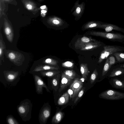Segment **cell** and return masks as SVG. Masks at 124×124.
I'll use <instances>...</instances> for the list:
<instances>
[{"label": "cell", "mask_w": 124, "mask_h": 124, "mask_svg": "<svg viewBox=\"0 0 124 124\" xmlns=\"http://www.w3.org/2000/svg\"><path fill=\"white\" fill-rule=\"evenodd\" d=\"M32 106L31 101L26 99L21 101L17 106V112L23 121L26 122L30 120Z\"/></svg>", "instance_id": "6da1fadb"}, {"label": "cell", "mask_w": 124, "mask_h": 124, "mask_svg": "<svg viewBox=\"0 0 124 124\" xmlns=\"http://www.w3.org/2000/svg\"><path fill=\"white\" fill-rule=\"evenodd\" d=\"M100 98L111 100H119L124 99V93L112 89L105 90L99 95Z\"/></svg>", "instance_id": "7a4b0ae2"}, {"label": "cell", "mask_w": 124, "mask_h": 124, "mask_svg": "<svg viewBox=\"0 0 124 124\" xmlns=\"http://www.w3.org/2000/svg\"><path fill=\"white\" fill-rule=\"evenodd\" d=\"M90 34L103 38L113 41H119L124 39V35L119 33L92 31H90Z\"/></svg>", "instance_id": "3957f363"}, {"label": "cell", "mask_w": 124, "mask_h": 124, "mask_svg": "<svg viewBox=\"0 0 124 124\" xmlns=\"http://www.w3.org/2000/svg\"><path fill=\"white\" fill-rule=\"evenodd\" d=\"M51 108L48 102L44 103L39 114L38 119L40 124H46L51 115Z\"/></svg>", "instance_id": "277c9868"}, {"label": "cell", "mask_w": 124, "mask_h": 124, "mask_svg": "<svg viewBox=\"0 0 124 124\" xmlns=\"http://www.w3.org/2000/svg\"><path fill=\"white\" fill-rule=\"evenodd\" d=\"M33 77L35 87L36 91L37 94H42L43 93V88H45L47 92L51 93L47 85L41 76L37 74H33Z\"/></svg>", "instance_id": "5b68a950"}, {"label": "cell", "mask_w": 124, "mask_h": 124, "mask_svg": "<svg viewBox=\"0 0 124 124\" xmlns=\"http://www.w3.org/2000/svg\"><path fill=\"white\" fill-rule=\"evenodd\" d=\"M61 75L58 73L51 78H48L47 86L49 89L56 92L58 88L59 81Z\"/></svg>", "instance_id": "8992f818"}, {"label": "cell", "mask_w": 124, "mask_h": 124, "mask_svg": "<svg viewBox=\"0 0 124 124\" xmlns=\"http://www.w3.org/2000/svg\"><path fill=\"white\" fill-rule=\"evenodd\" d=\"M83 85L82 82L78 78H76L71 84L70 88H71L73 91L72 99L77 96L82 88Z\"/></svg>", "instance_id": "52a82bcc"}, {"label": "cell", "mask_w": 124, "mask_h": 124, "mask_svg": "<svg viewBox=\"0 0 124 124\" xmlns=\"http://www.w3.org/2000/svg\"><path fill=\"white\" fill-rule=\"evenodd\" d=\"M104 51L105 55V59H107L109 55L114 53L124 50L122 47L116 46L106 45L103 46Z\"/></svg>", "instance_id": "ba28073f"}, {"label": "cell", "mask_w": 124, "mask_h": 124, "mask_svg": "<svg viewBox=\"0 0 124 124\" xmlns=\"http://www.w3.org/2000/svg\"><path fill=\"white\" fill-rule=\"evenodd\" d=\"M96 41L94 39L85 36L78 38L75 43V48L76 49H80L85 44L90 42Z\"/></svg>", "instance_id": "9c48e42d"}, {"label": "cell", "mask_w": 124, "mask_h": 124, "mask_svg": "<svg viewBox=\"0 0 124 124\" xmlns=\"http://www.w3.org/2000/svg\"><path fill=\"white\" fill-rule=\"evenodd\" d=\"M4 31L6 37L9 41H12L13 38V32L12 28L6 20L5 21Z\"/></svg>", "instance_id": "30bf717a"}, {"label": "cell", "mask_w": 124, "mask_h": 124, "mask_svg": "<svg viewBox=\"0 0 124 124\" xmlns=\"http://www.w3.org/2000/svg\"><path fill=\"white\" fill-rule=\"evenodd\" d=\"M72 80L67 77L63 72H62L60 88L58 90L59 93L66 88L70 84Z\"/></svg>", "instance_id": "8fae6325"}, {"label": "cell", "mask_w": 124, "mask_h": 124, "mask_svg": "<svg viewBox=\"0 0 124 124\" xmlns=\"http://www.w3.org/2000/svg\"><path fill=\"white\" fill-rule=\"evenodd\" d=\"M101 45L100 42L97 41H92L85 44L80 49L84 51L92 50L99 47Z\"/></svg>", "instance_id": "7c38bea8"}, {"label": "cell", "mask_w": 124, "mask_h": 124, "mask_svg": "<svg viewBox=\"0 0 124 124\" xmlns=\"http://www.w3.org/2000/svg\"><path fill=\"white\" fill-rule=\"evenodd\" d=\"M99 28L104 29L106 32H110L113 30L121 31L124 33V30L116 25L111 24H101Z\"/></svg>", "instance_id": "4fadbf2b"}, {"label": "cell", "mask_w": 124, "mask_h": 124, "mask_svg": "<svg viewBox=\"0 0 124 124\" xmlns=\"http://www.w3.org/2000/svg\"><path fill=\"white\" fill-rule=\"evenodd\" d=\"M59 68L54 66L47 65H39L36 67L32 70L33 72L49 70H58Z\"/></svg>", "instance_id": "5bb4252c"}, {"label": "cell", "mask_w": 124, "mask_h": 124, "mask_svg": "<svg viewBox=\"0 0 124 124\" xmlns=\"http://www.w3.org/2000/svg\"><path fill=\"white\" fill-rule=\"evenodd\" d=\"M7 55L9 59L14 63H16L17 61H20L22 57L21 54L13 51L9 52Z\"/></svg>", "instance_id": "9a60e30c"}, {"label": "cell", "mask_w": 124, "mask_h": 124, "mask_svg": "<svg viewBox=\"0 0 124 124\" xmlns=\"http://www.w3.org/2000/svg\"><path fill=\"white\" fill-rule=\"evenodd\" d=\"M40 72L41 77L47 78H52L60 72V71L58 70H44L41 71Z\"/></svg>", "instance_id": "2e32d148"}, {"label": "cell", "mask_w": 124, "mask_h": 124, "mask_svg": "<svg viewBox=\"0 0 124 124\" xmlns=\"http://www.w3.org/2000/svg\"><path fill=\"white\" fill-rule=\"evenodd\" d=\"M70 97L68 93L67 92H66L59 98L57 101V104L60 105L66 104L68 102Z\"/></svg>", "instance_id": "e0dca14e"}, {"label": "cell", "mask_w": 124, "mask_h": 124, "mask_svg": "<svg viewBox=\"0 0 124 124\" xmlns=\"http://www.w3.org/2000/svg\"><path fill=\"white\" fill-rule=\"evenodd\" d=\"M64 115L63 113L61 111L57 112L52 118L51 123L54 124L60 123Z\"/></svg>", "instance_id": "ac0fdd59"}, {"label": "cell", "mask_w": 124, "mask_h": 124, "mask_svg": "<svg viewBox=\"0 0 124 124\" xmlns=\"http://www.w3.org/2000/svg\"><path fill=\"white\" fill-rule=\"evenodd\" d=\"M6 79L8 81H12L15 79L18 75L17 72L6 71L5 73Z\"/></svg>", "instance_id": "d6986e66"}, {"label": "cell", "mask_w": 124, "mask_h": 124, "mask_svg": "<svg viewBox=\"0 0 124 124\" xmlns=\"http://www.w3.org/2000/svg\"><path fill=\"white\" fill-rule=\"evenodd\" d=\"M80 71L82 77L87 79V77L90 72L89 70L87 64L86 63H82L80 65Z\"/></svg>", "instance_id": "ffe728a7"}, {"label": "cell", "mask_w": 124, "mask_h": 124, "mask_svg": "<svg viewBox=\"0 0 124 124\" xmlns=\"http://www.w3.org/2000/svg\"><path fill=\"white\" fill-rule=\"evenodd\" d=\"M112 84L113 87L118 89L124 90V84L120 80L116 78L112 79Z\"/></svg>", "instance_id": "44dd1931"}, {"label": "cell", "mask_w": 124, "mask_h": 124, "mask_svg": "<svg viewBox=\"0 0 124 124\" xmlns=\"http://www.w3.org/2000/svg\"><path fill=\"white\" fill-rule=\"evenodd\" d=\"M124 73V69L121 68H118L114 69L111 72L109 77H113L123 74Z\"/></svg>", "instance_id": "7402d4cb"}, {"label": "cell", "mask_w": 124, "mask_h": 124, "mask_svg": "<svg viewBox=\"0 0 124 124\" xmlns=\"http://www.w3.org/2000/svg\"><path fill=\"white\" fill-rule=\"evenodd\" d=\"M65 76L72 80L74 79L76 76V73L73 70H66L63 72Z\"/></svg>", "instance_id": "603a6c76"}, {"label": "cell", "mask_w": 124, "mask_h": 124, "mask_svg": "<svg viewBox=\"0 0 124 124\" xmlns=\"http://www.w3.org/2000/svg\"><path fill=\"white\" fill-rule=\"evenodd\" d=\"M49 22L52 25L56 26H61L63 23L61 20L55 18L50 19L49 20Z\"/></svg>", "instance_id": "cb8c5ba5"}, {"label": "cell", "mask_w": 124, "mask_h": 124, "mask_svg": "<svg viewBox=\"0 0 124 124\" xmlns=\"http://www.w3.org/2000/svg\"><path fill=\"white\" fill-rule=\"evenodd\" d=\"M111 66V65L109 63V58H107L102 72V76H104L107 73L110 68Z\"/></svg>", "instance_id": "d4e9b609"}, {"label": "cell", "mask_w": 124, "mask_h": 124, "mask_svg": "<svg viewBox=\"0 0 124 124\" xmlns=\"http://www.w3.org/2000/svg\"><path fill=\"white\" fill-rule=\"evenodd\" d=\"M101 24L99 23L91 22L86 24L84 27V30L89 29L99 28Z\"/></svg>", "instance_id": "484cf974"}, {"label": "cell", "mask_w": 124, "mask_h": 124, "mask_svg": "<svg viewBox=\"0 0 124 124\" xmlns=\"http://www.w3.org/2000/svg\"><path fill=\"white\" fill-rule=\"evenodd\" d=\"M7 123L8 124H19V123L12 115L8 116L6 118Z\"/></svg>", "instance_id": "4316f807"}, {"label": "cell", "mask_w": 124, "mask_h": 124, "mask_svg": "<svg viewBox=\"0 0 124 124\" xmlns=\"http://www.w3.org/2000/svg\"><path fill=\"white\" fill-rule=\"evenodd\" d=\"M115 57L117 61L118 62H124V53L116 52L112 54Z\"/></svg>", "instance_id": "83f0119b"}, {"label": "cell", "mask_w": 124, "mask_h": 124, "mask_svg": "<svg viewBox=\"0 0 124 124\" xmlns=\"http://www.w3.org/2000/svg\"><path fill=\"white\" fill-rule=\"evenodd\" d=\"M43 62L49 65L55 66L57 64L58 62L52 58H48L43 61Z\"/></svg>", "instance_id": "f1b7e54d"}, {"label": "cell", "mask_w": 124, "mask_h": 124, "mask_svg": "<svg viewBox=\"0 0 124 124\" xmlns=\"http://www.w3.org/2000/svg\"><path fill=\"white\" fill-rule=\"evenodd\" d=\"M98 73L96 69H95L92 74L90 78V81L91 84H93L97 78Z\"/></svg>", "instance_id": "f546056e"}, {"label": "cell", "mask_w": 124, "mask_h": 124, "mask_svg": "<svg viewBox=\"0 0 124 124\" xmlns=\"http://www.w3.org/2000/svg\"><path fill=\"white\" fill-rule=\"evenodd\" d=\"M62 65L63 67L70 69L73 68L74 66V63L69 61H67L62 63Z\"/></svg>", "instance_id": "4dcf8cb0"}, {"label": "cell", "mask_w": 124, "mask_h": 124, "mask_svg": "<svg viewBox=\"0 0 124 124\" xmlns=\"http://www.w3.org/2000/svg\"><path fill=\"white\" fill-rule=\"evenodd\" d=\"M85 89V88L84 87L79 91L78 93L77 96L74 101V103H76L80 98L84 94Z\"/></svg>", "instance_id": "1f68e13d"}, {"label": "cell", "mask_w": 124, "mask_h": 124, "mask_svg": "<svg viewBox=\"0 0 124 124\" xmlns=\"http://www.w3.org/2000/svg\"><path fill=\"white\" fill-rule=\"evenodd\" d=\"M25 6L28 10H33L35 7V6L31 2H28L25 3Z\"/></svg>", "instance_id": "d6a6232c"}, {"label": "cell", "mask_w": 124, "mask_h": 124, "mask_svg": "<svg viewBox=\"0 0 124 124\" xmlns=\"http://www.w3.org/2000/svg\"><path fill=\"white\" fill-rule=\"evenodd\" d=\"M105 59V55L104 53V50H103L101 52L98 62L99 63H101Z\"/></svg>", "instance_id": "836d02e7"}, {"label": "cell", "mask_w": 124, "mask_h": 124, "mask_svg": "<svg viewBox=\"0 0 124 124\" xmlns=\"http://www.w3.org/2000/svg\"><path fill=\"white\" fill-rule=\"evenodd\" d=\"M0 58L3 55V51L5 48L4 45L3 43L2 40L0 39Z\"/></svg>", "instance_id": "e575fe53"}, {"label": "cell", "mask_w": 124, "mask_h": 124, "mask_svg": "<svg viewBox=\"0 0 124 124\" xmlns=\"http://www.w3.org/2000/svg\"><path fill=\"white\" fill-rule=\"evenodd\" d=\"M110 64L111 65L114 64L116 62L115 59V57L111 55L108 58Z\"/></svg>", "instance_id": "d590c367"}, {"label": "cell", "mask_w": 124, "mask_h": 124, "mask_svg": "<svg viewBox=\"0 0 124 124\" xmlns=\"http://www.w3.org/2000/svg\"><path fill=\"white\" fill-rule=\"evenodd\" d=\"M67 92L70 95V99H72L73 94V90L71 88H70L68 89Z\"/></svg>", "instance_id": "8d00e7d4"}, {"label": "cell", "mask_w": 124, "mask_h": 124, "mask_svg": "<svg viewBox=\"0 0 124 124\" xmlns=\"http://www.w3.org/2000/svg\"><path fill=\"white\" fill-rule=\"evenodd\" d=\"M46 9V8L45 9H42L41 11V15L42 17H45L46 15V14L47 12Z\"/></svg>", "instance_id": "74e56055"}, {"label": "cell", "mask_w": 124, "mask_h": 124, "mask_svg": "<svg viewBox=\"0 0 124 124\" xmlns=\"http://www.w3.org/2000/svg\"><path fill=\"white\" fill-rule=\"evenodd\" d=\"M81 9L80 7H78L76 9V12L77 14H79L80 12Z\"/></svg>", "instance_id": "f35d334b"}, {"label": "cell", "mask_w": 124, "mask_h": 124, "mask_svg": "<svg viewBox=\"0 0 124 124\" xmlns=\"http://www.w3.org/2000/svg\"><path fill=\"white\" fill-rule=\"evenodd\" d=\"M46 8H47V7L46 5L42 6L40 7V8L41 9H44Z\"/></svg>", "instance_id": "ab89813d"}, {"label": "cell", "mask_w": 124, "mask_h": 124, "mask_svg": "<svg viewBox=\"0 0 124 124\" xmlns=\"http://www.w3.org/2000/svg\"><path fill=\"white\" fill-rule=\"evenodd\" d=\"M120 67H123V68H124V64H123L122 65H121L120 66Z\"/></svg>", "instance_id": "60d3db41"}, {"label": "cell", "mask_w": 124, "mask_h": 124, "mask_svg": "<svg viewBox=\"0 0 124 124\" xmlns=\"http://www.w3.org/2000/svg\"><path fill=\"white\" fill-rule=\"evenodd\" d=\"M122 82L124 84V81H123Z\"/></svg>", "instance_id": "b9f144b4"}, {"label": "cell", "mask_w": 124, "mask_h": 124, "mask_svg": "<svg viewBox=\"0 0 124 124\" xmlns=\"http://www.w3.org/2000/svg\"></svg>", "instance_id": "7bdbcfd3"}, {"label": "cell", "mask_w": 124, "mask_h": 124, "mask_svg": "<svg viewBox=\"0 0 124 124\" xmlns=\"http://www.w3.org/2000/svg\"></svg>", "instance_id": "ee69618b"}]
</instances>
